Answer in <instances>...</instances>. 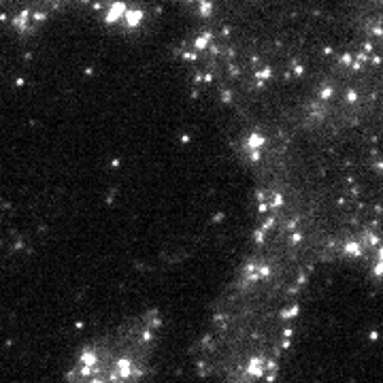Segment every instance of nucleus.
Segmentation results:
<instances>
[{"label":"nucleus","mask_w":383,"mask_h":383,"mask_svg":"<svg viewBox=\"0 0 383 383\" xmlns=\"http://www.w3.org/2000/svg\"><path fill=\"white\" fill-rule=\"evenodd\" d=\"M264 275V266L247 268L200 341L198 368L213 383H272L279 375L296 311L262 289Z\"/></svg>","instance_id":"nucleus-1"},{"label":"nucleus","mask_w":383,"mask_h":383,"mask_svg":"<svg viewBox=\"0 0 383 383\" xmlns=\"http://www.w3.org/2000/svg\"><path fill=\"white\" fill-rule=\"evenodd\" d=\"M162 317L143 311L79 349L64 383H147L160 343Z\"/></svg>","instance_id":"nucleus-2"}]
</instances>
